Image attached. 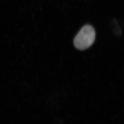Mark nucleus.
Listing matches in <instances>:
<instances>
[{"label":"nucleus","mask_w":124,"mask_h":124,"mask_svg":"<svg viewBox=\"0 0 124 124\" xmlns=\"http://www.w3.org/2000/svg\"><path fill=\"white\" fill-rule=\"evenodd\" d=\"M95 37V31L93 27L90 25H85L75 37L74 45L80 50L86 49L93 44Z\"/></svg>","instance_id":"1"}]
</instances>
